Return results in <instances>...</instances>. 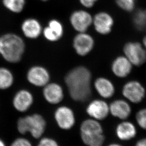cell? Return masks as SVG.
<instances>
[{
	"label": "cell",
	"mask_w": 146,
	"mask_h": 146,
	"mask_svg": "<svg viewBox=\"0 0 146 146\" xmlns=\"http://www.w3.org/2000/svg\"><path fill=\"white\" fill-rule=\"evenodd\" d=\"M91 72L84 66L74 68L65 77L70 96L78 102L86 101L91 96Z\"/></svg>",
	"instance_id": "1"
},
{
	"label": "cell",
	"mask_w": 146,
	"mask_h": 146,
	"mask_svg": "<svg viewBox=\"0 0 146 146\" xmlns=\"http://www.w3.org/2000/svg\"><path fill=\"white\" fill-rule=\"evenodd\" d=\"M122 96L129 103L138 104L144 100L146 91L143 84L137 80H131L125 83L122 87Z\"/></svg>",
	"instance_id": "6"
},
{
	"label": "cell",
	"mask_w": 146,
	"mask_h": 146,
	"mask_svg": "<svg viewBox=\"0 0 146 146\" xmlns=\"http://www.w3.org/2000/svg\"><path fill=\"white\" fill-rule=\"evenodd\" d=\"M86 112L92 119L103 121L109 115V105L104 100L96 99L87 106Z\"/></svg>",
	"instance_id": "11"
},
{
	"label": "cell",
	"mask_w": 146,
	"mask_h": 146,
	"mask_svg": "<svg viewBox=\"0 0 146 146\" xmlns=\"http://www.w3.org/2000/svg\"><path fill=\"white\" fill-rule=\"evenodd\" d=\"M94 88L103 98H111L115 93V88L111 80L106 77L96 79L94 84Z\"/></svg>",
	"instance_id": "19"
},
{
	"label": "cell",
	"mask_w": 146,
	"mask_h": 146,
	"mask_svg": "<svg viewBox=\"0 0 146 146\" xmlns=\"http://www.w3.org/2000/svg\"><path fill=\"white\" fill-rule=\"evenodd\" d=\"M14 80V76L8 68H0V90L10 88L13 84Z\"/></svg>",
	"instance_id": "21"
},
{
	"label": "cell",
	"mask_w": 146,
	"mask_h": 146,
	"mask_svg": "<svg viewBox=\"0 0 146 146\" xmlns=\"http://www.w3.org/2000/svg\"><path fill=\"white\" fill-rule=\"evenodd\" d=\"M110 113L122 121L126 120L131 116L132 109L126 100L117 99L109 104Z\"/></svg>",
	"instance_id": "15"
},
{
	"label": "cell",
	"mask_w": 146,
	"mask_h": 146,
	"mask_svg": "<svg viewBox=\"0 0 146 146\" xmlns=\"http://www.w3.org/2000/svg\"><path fill=\"white\" fill-rule=\"evenodd\" d=\"M114 23L112 16L105 12L98 13L93 18V24L94 29L99 34L104 35L111 33Z\"/></svg>",
	"instance_id": "13"
},
{
	"label": "cell",
	"mask_w": 146,
	"mask_h": 146,
	"mask_svg": "<svg viewBox=\"0 0 146 146\" xmlns=\"http://www.w3.org/2000/svg\"><path fill=\"white\" fill-rule=\"evenodd\" d=\"M135 146H146V138H142L138 140Z\"/></svg>",
	"instance_id": "29"
},
{
	"label": "cell",
	"mask_w": 146,
	"mask_h": 146,
	"mask_svg": "<svg viewBox=\"0 0 146 146\" xmlns=\"http://www.w3.org/2000/svg\"><path fill=\"white\" fill-rule=\"evenodd\" d=\"M80 137L82 142L87 146H102L106 137L99 121L92 118L86 119L80 126Z\"/></svg>",
	"instance_id": "3"
},
{
	"label": "cell",
	"mask_w": 146,
	"mask_h": 146,
	"mask_svg": "<svg viewBox=\"0 0 146 146\" xmlns=\"http://www.w3.org/2000/svg\"><path fill=\"white\" fill-rule=\"evenodd\" d=\"M43 95L45 100L51 104H59L64 98V90L60 84L48 83L44 87Z\"/></svg>",
	"instance_id": "14"
},
{
	"label": "cell",
	"mask_w": 146,
	"mask_h": 146,
	"mask_svg": "<svg viewBox=\"0 0 146 146\" xmlns=\"http://www.w3.org/2000/svg\"><path fill=\"white\" fill-rule=\"evenodd\" d=\"M115 133L119 140L125 141L135 138L137 134V129L132 122L124 120L117 125Z\"/></svg>",
	"instance_id": "17"
},
{
	"label": "cell",
	"mask_w": 146,
	"mask_h": 146,
	"mask_svg": "<svg viewBox=\"0 0 146 146\" xmlns=\"http://www.w3.org/2000/svg\"><path fill=\"white\" fill-rule=\"evenodd\" d=\"M123 51L124 55L133 66H142L146 62V49L140 42H127L124 46Z\"/></svg>",
	"instance_id": "5"
},
{
	"label": "cell",
	"mask_w": 146,
	"mask_h": 146,
	"mask_svg": "<svg viewBox=\"0 0 146 146\" xmlns=\"http://www.w3.org/2000/svg\"><path fill=\"white\" fill-rule=\"evenodd\" d=\"M26 76L31 84L37 87H44L49 83L50 79L48 70L39 66H35L30 68Z\"/></svg>",
	"instance_id": "10"
},
{
	"label": "cell",
	"mask_w": 146,
	"mask_h": 146,
	"mask_svg": "<svg viewBox=\"0 0 146 146\" xmlns=\"http://www.w3.org/2000/svg\"><path fill=\"white\" fill-rule=\"evenodd\" d=\"M25 50L23 38L14 33L0 36V55L7 62L17 63L21 60Z\"/></svg>",
	"instance_id": "2"
},
{
	"label": "cell",
	"mask_w": 146,
	"mask_h": 146,
	"mask_svg": "<svg viewBox=\"0 0 146 146\" xmlns=\"http://www.w3.org/2000/svg\"><path fill=\"white\" fill-rule=\"evenodd\" d=\"M34 102V97L31 92L21 89L17 92L13 98L14 108L20 112H25L31 107Z\"/></svg>",
	"instance_id": "12"
},
{
	"label": "cell",
	"mask_w": 146,
	"mask_h": 146,
	"mask_svg": "<svg viewBox=\"0 0 146 146\" xmlns=\"http://www.w3.org/2000/svg\"><path fill=\"white\" fill-rule=\"evenodd\" d=\"M45 118L40 114L34 113L19 118L17 129L21 135L30 133L33 138L39 139L42 137L46 129Z\"/></svg>",
	"instance_id": "4"
},
{
	"label": "cell",
	"mask_w": 146,
	"mask_h": 146,
	"mask_svg": "<svg viewBox=\"0 0 146 146\" xmlns=\"http://www.w3.org/2000/svg\"><path fill=\"white\" fill-rule=\"evenodd\" d=\"M135 119L138 126L141 129L146 130V108L141 109L137 111Z\"/></svg>",
	"instance_id": "24"
},
{
	"label": "cell",
	"mask_w": 146,
	"mask_h": 146,
	"mask_svg": "<svg viewBox=\"0 0 146 146\" xmlns=\"http://www.w3.org/2000/svg\"><path fill=\"white\" fill-rule=\"evenodd\" d=\"M93 18L87 11L79 10L72 13L70 22L74 29L78 33H86L93 24Z\"/></svg>",
	"instance_id": "9"
},
{
	"label": "cell",
	"mask_w": 146,
	"mask_h": 146,
	"mask_svg": "<svg viewBox=\"0 0 146 146\" xmlns=\"http://www.w3.org/2000/svg\"><path fill=\"white\" fill-rule=\"evenodd\" d=\"M54 118L58 126L63 130H70L76 123L74 111L66 106H61L56 109L54 113Z\"/></svg>",
	"instance_id": "7"
},
{
	"label": "cell",
	"mask_w": 146,
	"mask_h": 146,
	"mask_svg": "<svg viewBox=\"0 0 146 146\" xmlns=\"http://www.w3.org/2000/svg\"><path fill=\"white\" fill-rule=\"evenodd\" d=\"M142 44L145 47V48L146 49V35L144 36L143 40H142Z\"/></svg>",
	"instance_id": "30"
},
{
	"label": "cell",
	"mask_w": 146,
	"mask_h": 146,
	"mask_svg": "<svg viewBox=\"0 0 146 146\" xmlns=\"http://www.w3.org/2000/svg\"><path fill=\"white\" fill-rule=\"evenodd\" d=\"M3 5L12 13H21L24 9L25 0H3Z\"/></svg>",
	"instance_id": "23"
},
{
	"label": "cell",
	"mask_w": 146,
	"mask_h": 146,
	"mask_svg": "<svg viewBox=\"0 0 146 146\" xmlns=\"http://www.w3.org/2000/svg\"><path fill=\"white\" fill-rule=\"evenodd\" d=\"M43 34L47 40L50 42L57 41L63 35V25L58 20H50L48 23V25L43 30Z\"/></svg>",
	"instance_id": "18"
},
{
	"label": "cell",
	"mask_w": 146,
	"mask_h": 146,
	"mask_svg": "<svg viewBox=\"0 0 146 146\" xmlns=\"http://www.w3.org/2000/svg\"><path fill=\"white\" fill-rule=\"evenodd\" d=\"M37 146H59V145L57 141L53 139L44 137L40 139Z\"/></svg>",
	"instance_id": "26"
},
{
	"label": "cell",
	"mask_w": 146,
	"mask_h": 146,
	"mask_svg": "<svg viewBox=\"0 0 146 146\" xmlns=\"http://www.w3.org/2000/svg\"><path fill=\"white\" fill-rule=\"evenodd\" d=\"M98 0H80V3L84 7L91 8L94 5V3Z\"/></svg>",
	"instance_id": "28"
},
{
	"label": "cell",
	"mask_w": 146,
	"mask_h": 146,
	"mask_svg": "<svg viewBox=\"0 0 146 146\" xmlns=\"http://www.w3.org/2000/svg\"><path fill=\"white\" fill-rule=\"evenodd\" d=\"M133 66L131 63L124 55L117 56L113 61L111 69L112 73L116 77L124 78L131 74Z\"/></svg>",
	"instance_id": "16"
},
{
	"label": "cell",
	"mask_w": 146,
	"mask_h": 146,
	"mask_svg": "<svg viewBox=\"0 0 146 146\" xmlns=\"http://www.w3.org/2000/svg\"><path fill=\"white\" fill-rule=\"evenodd\" d=\"M42 1H47L48 0H41Z\"/></svg>",
	"instance_id": "33"
},
{
	"label": "cell",
	"mask_w": 146,
	"mask_h": 146,
	"mask_svg": "<svg viewBox=\"0 0 146 146\" xmlns=\"http://www.w3.org/2000/svg\"><path fill=\"white\" fill-rule=\"evenodd\" d=\"M21 29L24 35L30 39H36L40 35L42 31L40 23L34 18L24 20L21 24Z\"/></svg>",
	"instance_id": "20"
},
{
	"label": "cell",
	"mask_w": 146,
	"mask_h": 146,
	"mask_svg": "<svg viewBox=\"0 0 146 146\" xmlns=\"http://www.w3.org/2000/svg\"><path fill=\"white\" fill-rule=\"evenodd\" d=\"M136 0H116L117 5L125 11L131 12L135 8Z\"/></svg>",
	"instance_id": "25"
},
{
	"label": "cell",
	"mask_w": 146,
	"mask_h": 146,
	"mask_svg": "<svg viewBox=\"0 0 146 146\" xmlns=\"http://www.w3.org/2000/svg\"><path fill=\"white\" fill-rule=\"evenodd\" d=\"M132 22L134 27L139 31L146 30V8L137 10L134 13Z\"/></svg>",
	"instance_id": "22"
},
{
	"label": "cell",
	"mask_w": 146,
	"mask_h": 146,
	"mask_svg": "<svg viewBox=\"0 0 146 146\" xmlns=\"http://www.w3.org/2000/svg\"><path fill=\"white\" fill-rule=\"evenodd\" d=\"M0 146H6L5 143L4 142V141L0 139Z\"/></svg>",
	"instance_id": "32"
},
{
	"label": "cell",
	"mask_w": 146,
	"mask_h": 146,
	"mask_svg": "<svg viewBox=\"0 0 146 146\" xmlns=\"http://www.w3.org/2000/svg\"><path fill=\"white\" fill-rule=\"evenodd\" d=\"M107 146H122L121 144L119 143H111Z\"/></svg>",
	"instance_id": "31"
},
{
	"label": "cell",
	"mask_w": 146,
	"mask_h": 146,
	"mask_svg": "<svg viewBox=\"0 0 146 146\" xmlns=\"http://www.w3.org/2000/svg\"><path fill=\"white\" fill-rule=\"evenodd\" d=\"M10 146H33L29 139L23 137H20L13 141Z\"/></svg>",
	"instance_id": "27"
},
{
	"label": "cell",
	"mask_w": 146,
	"mask_h": 146,
	"mask_svg": "<svg viewBox=\"0 0 146 146\" xmlns=\"http://www.w3.org/2000/svg\"><path fill=\"white\" fill-rule=\"evenodd\" d=\"M73 46L77 55L86 56L93 50L94 46V39L86 33H78L74 38Z\"/></svg>",
	"instance_id": "8"
}]
</instances>
